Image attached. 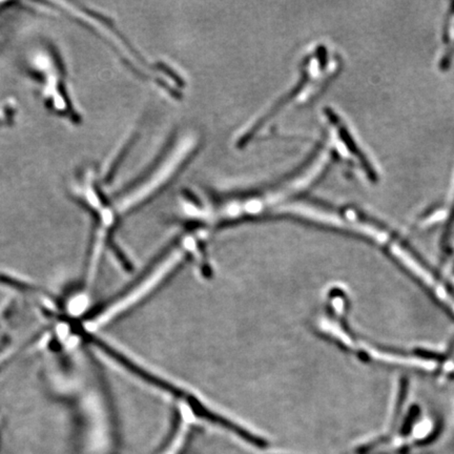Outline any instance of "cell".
Returning <instances> with one entry per match:
<instances>
[{"mask_svg":"<svg viewBox=\"0 0 454 454\" xmlns=\"http://www.w3.org/2000/svg\"><path fill=\"white\" fill-rule=\"evenodd\" d=\"M28 72L37 83L47 108L68 122L79 119L77 108L70 96L61 58L52 47H39L29 56Z\"/></svg>","mask_w":454,"mask_h":454,"instance_id":"cell-1","label":"cell"}]
</instances>
